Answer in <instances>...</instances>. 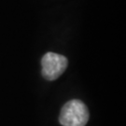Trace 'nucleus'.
<instances>
[{
    "label": "nucleus",
    "instance_id": "obj_1",
    "mask_svg": "<svg viewBox=\"0 0 126 126\" xmlns=\"http://www.w3.org/2000/svg\"><path fill=\"white\" fill-rule=\"evenodd\" d=\"M89 121V110L82 101H69L61 109L59 122L63 126H85Z\"/></svg>",
    "mask_w": 126,
    "mask_h": 126
},
{
    "label": "nucleus",
    "instance_id": "obj_2",
    "mask_svg": "<svg viewBox=\"0 0 126 126\" xmlns=\"http://www.w3.org/2000/svg\"><path fill=\"white\" fill-rule=\"evenodd\" d=\"M66 57L54 52H47L41 60L42 75L48 80L57 79L67 67Z\"/></svg>",
    "mask_w": 126,
    "mask_h": 126
}]
</instances>
